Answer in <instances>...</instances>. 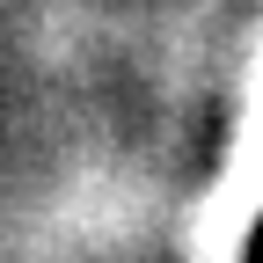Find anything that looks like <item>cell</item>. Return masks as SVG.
<instances>
[{"instance_id":"cell-1","label":"cell","mask_w":263,"mask_h":263,"mask_svg":"<svg viewBox=\"0 0 263 263\" xmlns=\"http://www.w3.org/2000/svg\"><path fill=\"white\" fill-rule=\"evenodd\" d=\"M249 263H263V219H256V234H249Z\"/></svg>"}]
</instances>
